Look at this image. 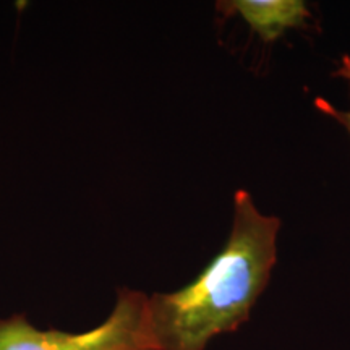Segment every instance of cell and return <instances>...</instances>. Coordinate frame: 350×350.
I'll list each match as a JSON object with an SVG mask.
<instances>
[{
  "mask_svg": "<svg viewBox=\"0 0 350 350\" xmlns=\"http://www.w3.org/2000/svg\"><path fill=\"white\" fill-rule=\"evenodd\" d=\"M281 221L258 211L248 191L234 196L226 247L188 286L150 297L157 350H204L209 340L239 329L268 286Z\"/></svg>",
  "mask_w": 350,
  "mask_h": 350,
  "instance_id": "6da1fadb",
  "label": "cell"
},
{
  "mask_svg": "<svg viewBox=\"0 0 350 350\" xmlns=\"http://www.w3.org/2000/svg\"><path fill=\"white\" fill-rule=\"evenodd\" d=\"M219 10L237 13L265 42L275 41L291 28H304L310 18L301 0H235L219 3Z\"/></svg>",
  "mask_w": 350,
  "mask_h": 350,
  "instance_id": "3957f363",
  "label": "cell"
},
{
  "mask_svg": "<svg viewBox=\"0 0 350 350\" xmlns=\"http://www.w3.org/2000/svg\"><path fill=\"white\" fill-rule=\"evenodd\" d=\"M345 62H347V77L350 78V62H349V60H345ZM318 104H319V107L323 109V112L331 113V116L334 117L336 120H339L340 124H342L350 133V111H345V112L344 111H336L334 107H331L327 103H323V100H318Z\"/></svg>",
  "mask_w": 350,
  "mask_h": 350,
  "instance_id": "277c9868",
  "label": "cell"
},
{
  "mask_svg": "<svg viewBox=\"0 0 350 350\" xmlns=\"http://www.w3.org/2000/svg\"><path fill=\"white\" fill-rule=\"evenodd\" d=\"M0 350H157L150 297L124 288L104 323L85 332L42 331L23 317L0 319Z\"/></svg>",
  "mask_w": 350,
  "mask_h": 350,
  "instance_id": "7a4b0ae2",
  "label": "cell"
}]
</instances>
